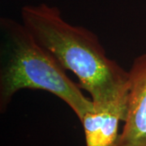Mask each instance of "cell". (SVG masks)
Segmentation results:
<instances>
[{
    "label": "cell",
    "mask_w": 146,
    "mask_h": 146,
    "mask_svg": "<svg viewBox=\"0 0 146 146\" xmlns=\"http://www.w3.org/2000/svg\"><path fill=\"white\" fill-rule=\"evenodd\" d=\"M21 16V23L36 42L78 78L80 88L90 96L94 111L127 96L128 70L107 56L94 32L68 23L57 7L46 3L24 6Z\"/></svg>",
    "instance_id": "cell-1"
},
{
    "label": "cell",
    "mask_w": 146,
    "mask_h": 146,
    "mask_svg": "<svg viewBox=\"0 0 146 146\" xmlns=\"http://www.w3.org/2000/svg\"><path fill=\"white\" fill-rule=\"evenodd\" d=\"M22 89L43 90L56 96L80 120L94 111V103L80 84L50 53L39 45L25 25L0 18V111L4 113Z\"/></svg>",
    "instance_id": "cell-2"
},
{
    "label": "cell",
    "mask_w": 146,
    "mask_h": 146,
    "mask_svg": "<svg viewBox=\"0 0 146 146\" xmlns=\"http://www.w3.org/2000/svg\"><path fill=\"white\" fill-rule=\"evenodd\" d=\"M113 146H146V53L135 58L128 70L127 115Z\"/></svg>",
    "instance_id": "cell-3"
},
{
    "label": "cell",
    "mask_w": 146,
    "mask_h": 146,
    "mask_svg": "<svg viewBox=\"0 0 146 146\" xmlns=\"http://www.w3.org/2000/svg\"><path fill=\"white\" fill-rule=\"evenodd\" d=\"M127 94L106 109L86 113L80 120L83 126L85 146H113L119 137L120 122L127 115Z\"/></svg>",
    "instance_id": "cell-4"
}]
</instances>
